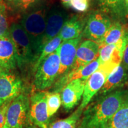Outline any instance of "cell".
Returning a JSON list of instances; mask_svg holds the SVG:
<instances>
[{
	"instance_id": "6da1fadb",
	"label": "cell",
	"mask_w": 128,
	"mask_h": 128,
	"mask_svg": "<svg viewBox=\"0 0 128 128\" xmlns=\"http://www.w3.org/2000/svg\"><path fill=\"white\" fill-rule=\"evenodd\" d=\"M128 97L124 90H116L88 106L78 128H102Z\"/></svg>"
},
{
	"instance_id": "7a4b0ae2",
	"label": "cell",
	"mask_w": 128,
	"mask_h": 128,
	"mask_svg": "<svg viewBox=\"0 0 128 128\" xmlns=\"http://www.w3.org/2000/svg\"><path fill=\"white\" fill-rule=\"evenodd\" d=\"M48 12L39 6L23 14L20 24L28 35L36 62L42 52V43L45 33Z\"/></svg>"
},
{
	"instance_id": "3957f363",
	"label": "cell",
	"mask_w": 128,
	"mask_h": 128,
	"mask_svg": "<svg viewBox=\"0 0 128 128\" xmlns=\"http://www.w3.org/2000/svg\"><path fill=\"white\" fill-rule=\"evenodd\" d=\"M60 66V60L58 49L44 58L35 71L33 81L35 88L41 92L50 88L58 77Z\"/></svg>"
},
{
	"instance_id": "277c9868",
	"label": "cell",
	"mask_w": 128,
	"mask_h": 128,
	"mask_svg": "<svg viewBox=\"0 0 128 128\" xmlns=\"http://www.w3.org/2000/svg\"><path fill=\"white\" fill-rule=\"evenodd\" d=\"M10 36L16 48L17 65L20 68L33 65L36 60L28 35L20 23L13 22L10 28Z\"/></svg>"
},
{
	"instance_id": "5b68a950",
	"label": "cell",
	"mask_w": 128,
	"mask_h": 128,
	"mask_svg": "<svg viewBox=\"0 0 128 128\" xmlns=\"http://www.w3.org/2000/svg\"><path fill=\"white\" fill-rule=\"evenodd\" d=\"M30 98L22 93L10 102L6 113V126L8 128H24L29 119Z\"/></svg>"
},
{
	"instance_id": "8992f818",
	"label": "cell",
	"mask_w": 128,
	"mask_h": 128,
	"mask_svg": "<svg viewBox=\"0 0 128 128\" xmlns=\"http://www.w3.org/2000/svg\"><path fill=\"white\" fill-rule=\"evenodd\" d=\"M111 24V20L106 14L96 11L88 17L82 36L99 44Z\"/></svg>"
},
{
	"instance_id": "52a82bcc",
	"label": "cell",
	"mask_w": 128,
	"mask_h": 128,
	"mask_svg": "<svg viewBox=\"0 0 128 128\" xmlns=\"http://www.w3.org/2000/svg\"><path fill=\"white\" fill-rule=\"evenodd\" d=\"M12 71L0 70V107L11 102L23 92L22 80Z\"/></svg>"
},
{
	"instance_id": "ba28073f",
	"label": "cell",
	"mask_w": 128,
	"mask_h": 128,
	"mask_svg": "<svg viewBox=\"0 0 128 128\" xmlns=\"http://www.w3.org/2000/svg\"><path fill=\"white\" fill-rule=\"evenodd\" d=\"M46 94L47 92L44 91L36 92L30 98L29 119L39 128H48L49 126Z\"/></svg>"
},
{
	"instance_id": "9c48e42d",
	"label": "cell",
	"mask_w": 128,
	"mask_h": 128,
	"mask_svg": "<svg viewBox=\"0 0 128 128\" xmlns=\"http://www.w3.org/2000/svg\"><path fill=\"white\" fill-rule=\"evenodd\" d=\"M112 72L107 68L100 65L98 70L88 78L85 84L80 108L84 110L87 106L94 96L102 89L108 76Z\"/></svg>"
},
{
	"instance_id": "30bf717a",
	"label": "cell",
	"mask_w": 128,
	"mask_h": 128,
	"mask_svg": "<svg viewBox=\"0 0 128 128\" xmlns=\"http://www.w3.org/2000/svg\"><path fill=\"white\" fill-rule=\"evenodd\" d=\"M68 18L66 12L58 6L54 7L48 12L45 33L42 43V50L48 42L59 35Z\"/></svg>"
},
{
	"instance_id": "8fae6325",
	"label": "cell",
	"mask_w": 128,
	"mask_h": 128,
	"mask_svg": "<svg viewBox=\"0 0 128 128\" xmlns=\"http://www.w3.org/2000/svg\"><path fill=\"white\" fill-rule=\"evenodd\" d=\"M81 36L76 39L62 42L59 50L60 66L58 76H61L68 73L71 70L75 60L77 48L81 43Z\"/></svg>"
},
{
	"instance_id": "7c38bea8",
	"label": "cell",
	"mask_w": 128,
	"mask_h": 128,
	"mask_svg": "<svg viewBox=\"0 0 128 128\" xmlns=\"http://www.w3.org/2000/svg\"><path fill=\"white\" fill-rule=\"evenodd\" d=\"M86 80H74L69 82L61 91L62 104L66 111H70L81 100L84 93Z\"/></svg>"
},
{
	"instance_id": "4fadbf2b",
	"label": "cell",
	"mask_w": 128,
	"mask_h": 128,
	"mask_svg": "<svg viewBox=\"0 0 128 128\" xmlns=\"http://www.w3.org/2000/svg\"><path fill=\"white\" fill-rule=\"evenodd\" d=\"M100 48L98 43L91 40L87 39L80 43L76 50L74 64L70 71H76L97 60Z\"/></svg>"
},
{
	"instance_id": "5bb4252c",
	"label": "cell",
	"mask_w": 128,
	"mask_h": 128,
	"mask_svg": "<svg viewBox=\"0 0 128 128\" xmlns=\"http://www.w3.org/2000/svg\"><path fill=\"white\" fill-rule=\"evenodd\" d=\"M17 65L16 48L10 36L0 38V70H14Z\"/></svg>"
},
{
	"instance_id": "9a60e30c",
	"label": "cell",
	"mask_w": 128,
	"mask_h": 128,
	"mask_svg": "<svg viewBox=\"0 0 128 128\" xmlns=\"http://www.w3.org/2000/svg\"><path fill=\"white\" fill-rule=\"evenodd\" d=\"M86 22L80 16L75 15L69 18L64 24L60 35L62 42L76 39L81 36Z\"/></svg>"
},
{
	"instance_id": "2e32d148",
	"label": "cell",
	"mask_w": 128,
	"mask_h": 128,
	"mask_svg": "<svg viewBox=\"0 0 128 128\" xmlns=\"http://www.w3.org/2000/svg\"><path fill=\"white\" fill-rule=\"evenodd\" d=\"M128 79V70L120 64L108 76L104 84L100 90V94L106 95L113 89L124 84Z\"/></svg>"
},
{
	"instance_id": "e0dca14e",
	"label": "cell",
	"mask_w": 128,
	"mask_h": 128,
	"mask_svg": "<svg viewBox=\"0 0 128 128\" xmlns=\"http://www.w3.org/2000/svg\"><path fill=\"white\" fill-rule=\"evenodd\" d=\"M99 6L104 13H108L118 20H124L128 16L124 0H98Z\"/></svg>"
},
{
	"instance_id": "ac0fdd59",
	"label": "cell",
	"mask_w": 128,
	"mask_h": 128,
	"mask_svg": "<svg viewBox=\"0 0 128 128\" xmlns=\"http://www.w3.org/2000/svg\"><path fill=\"white\" fill-rule=\"evenodd\" d=\"M128 30L127 27L119 22L112 23L103 39L98 44L100 48L108 44H116L124 37Z\"/></svg>"
},
{
	"instance_id": "d6986e66",
	"label": "cell",
	"mask_w": 128,
	"mask_h": 128,
	"mask_svg": "<svg viewBox=\"0 0 128 128\" xmlns=\"http://www.w3.org/2000/svg\"><path fill=\"white\" fill-rule=\"evenodd\" d=\"M102 128H128V97Z\"/></svg>"
},
{
	"instance_id": "ffe728a7",
	"label": "cell",
	"mask_w": 128,
	"mask_h": 128,
	"mask_svg": "<svg viewBox=\"0 0 128 128\" xmlns=\"http://www.w3.org/2000/svg\"><path fill=\"white\" fill-rule=\"evenodd\" d=\"M83 110H84L79 107L68 118L52 123L48 128H78Z\"/></svg>"
},
{
	"instance_id": "44dd1931",
	"label": "cell",
	"mask_w": 128,
	"mask_h": 128,
	"mask_svg": "<svg viewBox=\"0 0 128 128\" xmlns=\"http://www.w3.org/2000/svg\"><path fill=\"white\" fill-rule=\"evenodd\" d=\"M62 43V40L60 35H58L54 39L50 40L46 44L44 47L43 48L40 54L39 58L36 63H35L34 66L33 67V72H34L36 70L38 66L40 65V64L42 62V60L46 58L48 55L52 54L60 48V46Z\"/></svg>"
},
{
	"instance_id": "7402d4cb",
	"label": "cell",
	"mask_w": 128,
	"mask_h": 128,
	"mask_svg": "<svg viewBox=\"0 0 128 128\" xmlns=\"http://www.w3.org/2000/svg\"><path fill=\"white\" fill-rule=\"evenodd\" d=\"M42 0H12L8 6L13 12L24 14L40 6Z\"/></svg>"
},
{
	"instance_id": "603a6c76",
	"label": "cell",
	"mask_w": 128,
	"mask_h": 128,
	"mask_svg": "<svg viewBox=\"0 0 128 128\" xmlns=\"http://www.w3.org/2000/svg\"><path fill=\"white\" fill-rule=\"evenodd\" d=\"M7 5L4 0H0V38L10 36V19Z\"/></svg>"
},
{
	"instance_id": "cb8c5ba5",
	"label": "cell",
	"mask_w": 128,
	"mask_h": 128,
	"mask_svg": "<svg viewBox=\"0 0 128 128\" xmlns=\"http://www.w3.org/2000/svg\"><path fill=\"white\" fill-rule=\"evenodd\" d=\"M48 114L49 118L54 116L62 104L61 97L58 92H47L46 94Z\"/></svg>"
},
{
	"instance_id": "d4e9b609",
	"label": "cell",
	"mask_w": 128,
	"mask_h": 128,
	"mask_svg": "<svg viewBox=\"0 0 128 128\" xmlns=\"http://www.w3.org/2000/svg\"><path fill=\"white\" fill-rule=\"evenodd\" d=\"M116 45L117 43L114 44H108V45L100 48L98 58L100 60L101 64L106 63L110 60L113 51L116 47Z\"/></svg>"
},
{
	"instance_id": "484cf974",
	"label": "cell",
	"mask_w": 128,
	"mask_h": 128,
	"mask_svg": "<svg viewBox=\"0 0 128 128\" xmlns=\"http://www.w3.org/2000/svg\"><path fill=\"white\" fill-rule=\"evenodd\" d=\"M90 0H71L70 7L78 12H84L89 8Z\"/></svg>"
},
{
	"instance_id": "4316f807",
	"label": "cell",
	"mask_w": 128,
	"mask_h": 128,
	"mask_svg": "<svg viewBox=\"0 0 128 128\" xmlns=\"http://www.w3.org/2000/svg\"><path fill=\"white\" fill-rule=\"evenodd\" d=\"M10 102L0 107V128H3L6 124V113Z\"/></svg>"
},
{
	"instance_id": "83f0119b",
	"label": "cell",
	"mask_w": 128,
	"mask_h": 128,
	"mask_svg": "<svg viewBox=\"0 0 128 128\" xmlns=\"http://www.w3.org/2000/svg\"><path fill=\"white\" fill-rule=\"evenodd\" d=\"M121 64L126 70H128V44L124 48Z\"/></svg>"
},
{
	"instance_id": "f1b7e54d",
	"label": "cell",
	"mask_w": 128,
	"mask_h": 128,
	"mask_svg": "<svg viewBox=\"0 0 128 128\" xmlns=\"http://www.w3.org/2000/svg\"><path fill=\"white\" fill-rule=\"evenodd\" d=\"M62 2V4L65 8H68L70 7V4H71V0H60Z\"/></svg>"
},
{
	"instance_id": "f546056e",
	"label": "cell",
	"mask_w": 128,
	"mask_h": 128,
	"mask_svg": "<svg viewBox=\"0 0 128 128\" xmlns=\"http://www.w3.org/2000/svg\"><path fill=\"white\" fill-rule=\"evenodd\" d=\"M125 1V4H126V9H127L128 12V0H124Z\"/></svg>"
},
{
	"instance_id": "4dcf8cb0",
	"label": "cell",
	"mask_w": 128,
	"mask_h": 128,
	"mask_svg": "<svg viewBox=\"0 0 128 128\" xmlns=\"http://www.w3.org/2000/svg\"><path fill=\"white\" fill-rule=\"evenodd\" d=\"M12 1V0H7V2L8 3V2H10V1Z\"/></svg>"
},
{
	"instance_id": "1f68e13d",
	"label": "cell",
	"mask_w": 128,
	"mask_h": 128,
	"mask_svg": "<svg viewBox=\"0 0 128 128\" xmlns=\"http://www.w3.org/2000/svg\"><path fill=\"white\" fill-rule=\"evenodd\" d=\"M7 128V127H6V126H4V128Z\"/></svg>"
},
{
	"instance_id": "d6a6232c",
	"label": "cell",
	"mask_w": 128,
	"mask_h": 128,
	"mask_svg": "<svg viewBox=\"0 0 128 128\" xmlns=\"http://www.w3.org/2000/svg\"><path fill=\"white\" fill-rule=\"evenodd\" d=\"M31 128H36V127H32Z\"/></svg>"
},
{
	"instance_id": "836d02e7",
	"label": "cell",
	"mask_w": 128,
	"mask_h": 128,
	"mask_svg": "<svg viewBox=\"0 0 128 128\" xmlns=\"http://www.w3.org/2000/svg\"><path fill=\"white\" fill-rule=\"evenodd\" d=\"M128 16H127V17H128Z\"/></svg>"
}]
</instances>
